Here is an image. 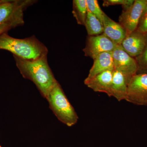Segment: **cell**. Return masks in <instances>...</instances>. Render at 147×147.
I'll return each mask as SVG.
<instances>
[{
    "instance_id": "cell-1",
    "label": "cell",
    "mask_w": 147,
    "mask_h": 147,
    "mask_svg": "<svg viewBox=\"0 0 147 147\" xmlns=\"http://www.w3.org/2000/svg\"><path fill=\"white\" fill-rule=\"evenodd\" d=\"M13 57L22 76L33 82L42 96L47 98L57 82L48 64L47 56L33 60Z\"/></svg>"
},
{
    "instance_id": "cell-2",
    "label": "cell",
    "mask_w": 147,
    "mask_h": 147,
    "mask_svg": "<svg viewBox=\"0 0 147 147\" xmlns=\"http://www.w3.org/2000/svg\"><path fill=\"white\" fill-rule=\"evenodd\" d=\"M0 50H7L24 59L33 60L47 56V47L34 36L19 39L7 32L0 35Z\"/></svg>"
},
{
    "instance_id": "cell-3",
    "label": "cell",
    "mask_w": 147,
    "mask_h": 147,
    "mask_svg": "<svg viewBox=\"0 0 147 147\" xmlns=\"http://www.w3.org/2000/svg\"><path fill=\"white\" fill-rule=\"evenodd\" d=\"M46 99L50 108L59 120L68 127L76 124L79 117L57 81Z\"/></svg>"
},
{
    "instance_id": "cell-4",
    "label": "cell",
    "mask_w": 147,
    "mask_h": 147,
    "mask_svg": "<svg viewBox=\"0 0 147 147\" xmlns=\"http://www.w3.org/2000/svg\"><path fill=\"white\" fill-rule=\"evenodd\" d=\"M35 2L33 0H3L0 3V26L9 24L16 27L24 25V11Z\"/></svg>"
},
{
    "instance_id": "cell-5",
    "label": "cell",
    "mask_w": 147,
    "mask_h": 147,
    "mask_svg": "<svg viewBox=\"0 0 147 147\" xmlns=\"http://www.w3.org/2000/svg\"><path fill=\"white\" fill-rule=\"evenodd\" d=\"M138 105L147 106V74H137L127 84L125 100Z\"/></svg>"
},
{
    "instance_id": "cell-6",
    "label": "cell",
    "mask_w": 147,
    "mask_h": 147,
    "mask_svg": "<svg viewBox=\"0 0 147 147\" xmlns=\"http://www.w3.org/2000/svg\"><path fill=\"white\" fill-rule=\"evenodd\" d=\"M147 0H135L132 5L124 9L119 17V24L126 32V36L137 30Z\"/></svg>"
},
{
    "instance_id": "cell-7",
    "label": "cell",
    "mask_w": 147,
    "mask_h": 147,
    "mask_svg": "<svg viewBox=\"0 0 147 147\" xmlns=\"http://www.w3.org/2000/svg\"><path fill=\"white\" fill-rule=\"evenodd\" d=\"M114 69L120 71L129 82L132 76L137 74L138 64L135 58L126 53L121 45H117L112 52Z\"/></svg>"
},
{
    "instance_id": "cell-8",
    "label": "cell",
    "mask_w": 147,
    "mask_h": 147,
    "mask_svg": "<svg viewBox=\"0 0 147 147\" xmlns=\"http://www.w3.org/2000/svg\"><path fill=\"white\" fill-rule=\"evenodd\" d=\"M117 45L105 34L88 36L83 50L85 56L94 60L98 55L105 52L112 53Z\"/></svg>"
},
{
    "instance_id": "cell-9",
    "label": "cell",
    "mask_w": 147,
    "mask_h": 147,
    "mask_svg": "<svg viewBox=\"0 0 147 147\" xmlns=\"http://www.w3.org/2000/svg\"><path fill=\"white\" fill-rule=\"evenodd\" d=\"M146 35L136 30L127 35L121 45L129 56L135 58L142 54L146 46Z\"/></svg>"
},
{
    "instance_id": "cell-10",
    "label": "cell",
    "mask_w": 147,
    "mask_h": 147,
    "mask_svg": "<svg viewBox=\"0 0 147 147\" xmlns=\"http://www.w3.org/2000/svg\"><path fill=\"white\" fill-rule=\"evenodd\" d=\"M103 34L111 39L117 45H121L126 36V32L123 27L113 21L104 13L102 18Z\"/></svg>"
},
{
    "instance_id": "cell-11",
    "label": "cell",
    "mask_w": 147,
    "mask_h": 147,
    "mask_svg": "<svg viewBox=\"0 0 147 147\" xmlns=\"http://www.w3.org/2000/svg\"><path fill=\"white\" fill-rule=\"evenodd\" d=\"M114 70L113 53L110 52L101 53L94 60L93 64L84 82L90 80L98 74L104 71Z\"/></svg>"
},
{
    "instance_id": "cell-12",
    "label": "cell",
    "mask_w": 147,
    "mask_h": 147,
    "mask_svg": "<svg viewBox=\"0 0 147 147\" xmlns=\"http://www.w3.org/2000/svg\"><path fill=\"white\" fill-rule=\"evenodd\" d=\"M128 81L120 71L114 69L110 88V96L115 98L119 101L125 100Z\"/></svg>"
},
{
    "instance_id": "cell-13",
    "label": "cell",
    "mask_w": 147,
    "mask_h": 147,
    "mask_svg": "<svg viewBox=\"0 0 147 147\" xmlns=\"http://www.w3.org/2000/svg\"><path fill=\"white\" fill-rule=\"evenodd\" d=\"M113 71L107 70L102 72L90 80L84 82V84L94 91L105 93L109 96Z\"/></svg>"
},
{
    "instance_id": "cell-14",
    "label": "cell",
    "mask_w": 147,
    "mask_h": 147,
    "mask_svg": "<svg viewBox=\"0 0 147 147\" xmlns=\"http://www.w3.org/2000/svg\"><path fill=\"white\" fill-rule=\"evenodd\" d=\"M84 26L89 36L98 35L103 33L102 23L88 10Z\"/></svg>"
},
{
    "instance_id": "cell-15",
    "label": "cell",
    "mask_w": 147,
    "mask_h": 147,
    "mask_svg": "<svg viewBox=\"0 0 147 147\" xmlns=\"http://www.w3.org/2000/svg\"><path fill=\"white\" fill-rule=\"evenodd\" d=\"M88 11L86 0H74L72 13L79 25H85Z\"/></svg>"
},
{
    "instance_id": "cell-16",
    "label": "cell",
    "mask_w": 147,
    "mask_h": 147,
    "mask_svg": "<svg viewBox=\"0 0 147 147\" xmlns=\"http://www.w3.org/2000/svg\"><path fill=\"white\" fill-rule=\"evenodd\" d=\"M146 46L143 52L138 57L135 58L138 66L137 74H147V34Z\"/></svg>"
},
{
    "instance_id": "cell-17",
    "label": "cell",
    "mask_w": 147,
    "mask_h": 147,
    "mask_svg": "<svg viewBox=\"0 0 147 147\" xmlns=\"http://www.w3.org/2000/svg\"><path fill=\"white\" fill-rule=\"evenodd\" d=\"M88 10L92 13L102 23L104 13L100 8L98 1L96 0H86Z\"/></svg>"
},
{
    "instance_id": "cell-18",
    "label": "cell",
    "mask_w": 147,
    "mask_h": 147,
    "mask_svg": "<svg viewBox=\"0 0 147 147\" xmlns=\"http://www.w3.org/2000/svg\"><path fill=\"white\" fill-rule=\"evenodd\" d=\"M134 0H105L103 1L102 6L103 7H109L110 6L122 5L123 9H126L132 5Z\"/></svg>"
},
{
    "instance_id": "cell-19",
    "label": "cell",
    "mask_w": 147,
    "mask_h": 147,
    "mask_svg": "<svg viewBox=\"0 0 147 147\" xmlns=\"http://www.w3.org/2000/svg\"><path fill=\"white\" fill-rule=\"evenodd\" d=\"M136 30L143 34H147V5L142 12Z\"/></svg>"
},
{
    "instance_id": "cell-20",
    "label": "cell",
    "mask_w": 147,
    "mask_h": 147,
    "mask_svg": "<svg viewBox=\"0 0 147 147\" xmlns=\"http://www.w3.org/2000/svg\"><path fill=\"white\" fill-rule=\"evenodd\" d=\"M14 28L16 27L11 24H5L0 26V35L4 33L7 32L9 30Z\"/></svg>"
},
{
    "instance_id": "cell-21",
    "label": "cell",
    "mask_w": 147,
    "mask_h": 147,
    "mask_svg": "<svg viewBox=\"0 0 147 147\" xmlns=\"http://www.w3.org/2000/svg\"><path fill=\"white\" fill-rule=\"evenodd\" d=\"M3 0H1V1H0V3L3 1Z\"/></svg>"
},
{
    "instance_id": "cell-22",
    "label": "cell",
    "mask_w": 147,
    "mask_h": 147,
    "mask_svg": "<svg viewBox=\"0 0 147 147\" xmlns=\"http://www.w3.org/2000/svg\"><path fill=\"white\" fill-rule=\"evenodd\" d=\"M0 147H1V146H0Z\"/></svg>"
}]
</instances>
